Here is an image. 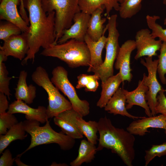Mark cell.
Instances as JSON below:
<instances>
[{"label": "cell", "instance_id": "6da1fadb", "mask_svg": "<svg viewBox=\"0 0 166 166\" xmlns=\"http://www.w3.org/2000/svg\"><path fill=\"white\" fill-rule=\"evenodd\" d=\"M24 8L29 13V30L27 34L29 50L22 64L28 60L34 61L35 55L41 47L45 49L55 41V12L46 13L44 10L42 0H23Z\"/></svg>", "mask_w": 166, "mask_h": 166}, {"label": "cell", "instance_id": "7a4b0ae2", "mask_svg": "<svg viewBox=\"0 0 166 166\" xmlns=\"http://www.w3.org/2000/svg\"><path fill=\"white\" fill-rule=\"evenodd\" d=\"M97 123L99 138L97 151L104 148L110 149L126 165L132 166L135 156L134 135L123 128L115 127L106 116L101 118Z\"/></svg>", "mask_w": 166, "mask_h": 166}, {"label": "cell", "instance_id": "3957f363", "mask_svg": "<svg viewBox=\"0 0 166 166\" xmlns=\"http://www.w3.org/2000/svg\"><path fill=\"white\" fill-rule=\"evenodd\" d=\"M23 123L26 132L31 136V142L27 149L16 157H20L30 149L41 145L55 143L58 144L61 150L67 151L72 148L75 144V139L62 132H58L54 131L48 119L42 126H40L39 122L34 120H26Z\"/></svg>", "mask_w": 166, "mask_h": 166}, {"label": "cell", "instance_id": "277c9868", "mask_svg": "<svg viewBox=\"0 0 166 166\" xmlns=\"http://www.w3.org/2000/svg\"><path fill=\"white\" fill-rule=\"evenodd\" d=\"M41 54L57 58L72 68L89 66L90 62V53L86 43L74 39L62 44L52 45L44 49Z\"/></svg>", "mask_w": 166, "mask_h": 166}, {"label": "cell", "instance_id": "5b68a950", "mask_svg": "<svg viewBox=\"0 0 166 166\" xmlns=\"http://www.w3.org/2000/svg\"><path fill=\"white\" fill-rule=\"evenodd\" d=\"M32 81L42 87L48 96L46 108L47 119L53 118L60 113L72 108L71 103L59 92L53 83L46 70L41 66L37 67L31 75Z\"/></svg>", "mask_w": 166, "mask_h": 166}, {"label": "cell", "instance_id": "8992f818", "mask_svg": "<svg viewBox=\"0 0 166 166\" xmlns=\"http://www.w3.org/2000/svg\"><path fill=\"white\" fill-rule=\"evenodd\" d=\"M79 0H42V7L46 13L54 11L55 43L61 37L63 31L73 24L75 14L81 11Z\"/></svg>", "mask_w": 166, "mask_h": 166}, {"label": "cell", "instance_id": "52a82bcc", "mask_svg": "<svg viewBox=\"0 0 166 166\" xmlns=\"http://www.w3.org/2000/svg\"><path fill=\"white\" fill-rule=\"evenodd\" d=\"M117 18L116 14L109 16L107 18L108 35L105 46V59L100 65L92 69L90 71V72L97 74L101 82H105L109 77L113 75L114 64L120 48L118 42L120 34L117 28Z\"/></svg>", "mask_w": 166, "mask_h": 166}, {"label": "cell", "instance_id": "ba28073f", "mask_svg": "<svg viewBox=\"0 0 166 166\" xmlns=\"http://www.w3.org/2000/svg\"><path fill=\"white\" fill-rule=\"evenodd\" d=\"M52 74L51 81L67 97L72 108L83 117L88 115L90 112L89 103L78 97L74 87L69 80L67 70L64 67L58 66L53 69Z\"/></svg>", "mask_w": 166, "mask_h": 166}, {"label": "cell", "instance_id": "9c48e42d", "mask_svg": "<svg viewBox=\"0 0 166 166\" xmlns=\"http://www.w3.org/2000/svg\"><path fill=\"white\" fill-rule=\"evenodd\" d=\"M140 62L146 68L148 75L143 74L144 83L148 88L146 94L147 103L151 111L152 116L156 115L155 108L157 103V97L158 93L163 89L158 81L156 74L158 60H152V57H146L144 60L141 58Z\"/></svg>", "mask_w": 166, "mask_h": 166}, {"label": "cell", "instance_id": "30bf717a", "mask_svg": "<svg viewBox=\"0 0 166 166\" xmlns=\"http://www.w3.org/2000/svg\"><path fill=\"white\" fill-rule=\"evenodd\" d=\"M135 41L137 51L134 59L136 60L144 56H156V52L160 50L162 43L161 40L153 38L151 32L147 28L137 31Z\"/></svg>", "mask_w": 166, "mask_h": 166}, {"label": "cell", "instance_id": "8fae6325", "mask_svg": "<svg viewBox=\"0 0 166 166\" xmlns=\"http://www.w3.org/2000/svg\"><path fill=\"white\" fill-rule=\"evenodd\" d=\"M90 16V14L81 11L76 13L73 18L74 23L69 28L63 31L62 36L57 44L63 43L71 39L84 41Z\"/></svg>", "mask_w": 166, "mask_h": 166}, {"label": "cell", "instance_id": "7c38bea8", "mask_svg": "<svg viewBox=\"0 0 166 166\" xmlns=\"http://www.w3.org/2000/svg\"><path fill=\"white\" fill-rule=\"evenodd\" d=\"M80 115L72 108L60 113L54 117L53 121L64 134L75 139H82L84 135L76 123L77 118Z\"/></svg>", "mask_w": 166, "mask_h": 166}, {"label": "cell", "instance_id": "4fadbf2b", "mask_svg": "<svg viewBox=\"0 0 166 166\" xmlns=\"http://www.w3.org/2000/svg\"><path fill=\"white\" fill-rule=\"evenodd\" d=\"M135 49V40L131 39L126 41L120 47L114 67L116 69L119 70L123 82L125 81L130 82L132 79L130 59L132 53Z\"/></svg>", "mask_w": 166, "mask_h": 166}, {"label": "cell", "instance_id": "5bb4252c", "mask_svg": "<svg viewBox=\"0 0 166 166\" xmlns=\"http://www.w3.org/2000/svg\"><path fill=\"white\" fill-rule=\"evenodd\" d=\"M27 33L12 36L4 41L0 46L2 51L7 57L11 56L20 60H23L29 50Z\"/></svg>", "mask_w": 166, "mask_h": 166}, {"label": "cell", "instance_id": "9a60e30c", "mask_svg": "<svg viewBox=\"0 0 166 166\" xmlns=\"http://www.w3.org/2000/svg\"><path fill=\"white\" fill-rule=\"evenodd\" d=\"M159 128L164 130L166 134V116L161 114L140 118L131 122L126 128V130L133 135L143 136L149 128Z\"/></svg>", "mask_w": 166, "mask_h": 166}, {"label": "cell", "instance_id": "2e32d148", "mask_svg": "<svg viewBox=\"0 0 166 166\" xmlns=\"http://www.w3.org/2000/svg\"><path fill=\"white\" fill-rule=\"evenodd\" d=\"M21 0H1L0 5V19L11 22L18 27L22 33H28L29 25L22 18L17 6Z\"/></svg>", "mask_w": 166, "mask_h": 166}, {"label": "cell", "instance_id": "e0dca14e", "mask_svg": "<svg viewBox=\"0 0 166 166\" xmlns=\"http://www.w3.org/2000/svg\"><path fill=\"white\" fill-rule=\"evenodd\" d=\"M7 113L14 114L17 113L25 115L26 120H34L42 124L46 122L47 118L46 108L39 106L37 108L30 107L22 101L16 100L9 105Z\"/></svg>", "mask_w": 166, "mask_h": 166}, {"label": "cell", "instance_id": "ac0fdd59", "mask_svg": "<svg viewBox=\"0 0 166 166\" xmlns=\"http://www.w3.org/2000/svg\"><path fill=\"white\" fill-rule=\"evenodd\" d=\"M123 90L126 97L127 109H131L134 105H137L144 109L148 117L152 116L151 111L146 99L148 88L144 84L143 79L139 81L137 87L134 90L128 91L124 89Z\"/></svg>", "mask_w": 166, "mask_h": 166}, {"label": "cell", "instance_id": "d6986e66", "mask_svg": "<svg viewBox=\"0 0 166 166\" xmlns=\"http://www.w3.org/2000/svg\"><path fill=\"white\" fill-rule=\"evenodd\" d=\"M123 89L121 88L118 89L104 107L105 110L114 115H120L133 120L143 118L134 116L128 112L126 108V97Z\"/></svg>", "mask_w": 166, "mask_h": 166}, {"label": "cell", "instance_id": "ffe728a7", "mask_svg": "<svg viewBox=\"0 0 166 166\" xmlns=\"http://www.w3.org/2000/svg\"><path fill=\"white\" fill-rule=\"evenodd\" d=\"M123 0H79L78 4L81 11L91 15L97 8L103 7L106 10L105 15L108 18L114 9L118 11L120 4Z\"/></svg>", "mask_w": 166, "mask_h": 166}, {"label": "cell", "instance_id": "44dd1931", "mask_svg": "<svg viewBox=\"0 0 166 166\" xmlns=\"http://www.w3.org/2000/svg\"><path fill=\"white\" fill-rule=\"evenodd\" d=\"M104 34L97 41H93L87 34L84 41L87 45L90 55V62L87 72H90L92 69L100 65L103 62L102 52L107 40Z\"/></svg>", "mask_w": 166, "mask_h": 166}, {"label": "cell", "instance_id": "7402d4cb", "mask_svg": "<svg viewBox=\"0 0 166 166\" xmlns=\"http://www.w3.org/2000/svg\"><path fill=\"white\" fill-rule=\"evenodd\" d=\"M104 8L99 7L91 14L88 23L87 34L94 41H98L108 30V25L104 27L105 18H102L101 14Z\"/></svg>", "mask_w": 166, "mask_h": 166}, {"label": "cell", "instance_id": "603a6c76", "mask_svg": "<svg viewBox=\"0 0 166 166\" xmlns=\"http://www.w3.org/2000/svg\"><path fill=\"white\" fill-rule=\"evenodd\" d=\"M27 72L25 71H20L15 88V97L16 100L22 101L27 104H30L36 97V88L32 84L27 85Z\"/></svg>", "mask_w": 166, "mask_h": 166}, {"label": "cell", "instance_id": "cb8c5ba5", "mask_svg": "<svg viewBox=\"0 0 166 166\" xmlns=\"http://www.w3.org/2000/svg\"><path fill=\"white\" fill-rule=\"evenodd\" d=\"M122 82L121 75L119 72L116 75L109 77L105 82H101L102 90L97 106L100 108H104Z\"/></svg>", "mask_w": 166, "mask_h": 166}, {"label": "cell", "instance_id": "d4e9b609", "mask_svg": "<svg viewBox=\"0 0 166 166\" xmlns=\"http://www.w3.org/2000/svg\"><path fill=\"white\" fill-rule=\"evenodd\" d=\"M94 144L85 139L81 141L78 153L76 158L70 163L71 166H80L82 164L91 162L97 151Z\"/></svg>", "mask_w": 166, "mask_h": 166}, {"label": "cell", "instance_id": "484cf974", "mask_svg": "<svg viewBox=\"0 0 166 166\" xmlns=\"http://www.w3.org/2000/svg\"><path fill=\"white\" fill-rule=\"evenodd\" d=\"M24 129L23 122L18 123L9 129L5 134L0 135V154L13 141L23 140L26 138L27 134Z\"/></svg>", "mask_w": 166, "mask_h": 166}, {"label": "cell", "instance_id": "4316f807", "mask_svg": "<svg viewBox=\"0 0 166 166\" xmlns=\"http://www.w3.org/2000/svg\"><path fill=\"white\" fill-rule=\"evenodd\" d=\"M83 117L80 115L77 117V125L87 140L96 144L98 140L97 133L98 132L97 122L93 121H85L83 118Z\"/></svg>", "mask_w": 166, "mask_h": 166}, {"label": "cell", "instance_id": "83f0119b", "mask_svg": "<svg viewBox=\"0 0 166 166\" xmlns=\"http://www.w3.org/2000/svg\"><path fill=\"white\" fill-rule=\"evenodd\" d=\"M143 0H123L118 11L120 17L126 19L131 18L141 10Z\"/></svg>", "mask_w": 166, "mask_h": 166}, {"label": "cell", "instance_id": "f1b7e54d", "mask_svg": "<svg viewBox=\"0 0 166 166\" xmlns=\"http://www.w3.org/2000/svg\"><path fill=\"white\" fill-rule=\"evenodd\" d=\"M77 89L84 88L86 91L94 92L99 86L98 80L100 79V78L95 73L93 75L82 74L77 77Z\"/></svg>", "mask_w": 166, "mask_h": 166}, {"label": "cell", "instance_id": "f546056e", "mask_svg": "<svg viewBox=\"0 0 166 166\" xmlns=\"http://www.w3.org/2000/svg\"><path fill=\"white\" fill-rule=\"evenodd\" d=\"M146 18L148 26L151 30L152 38L155 39L158 38L162 42H166V28H163L156 22L157 20L160 19V17L147 15Z\"/></svg>", "mask_w": 166, "mask_h": 166}, {"label": "cell", "instance_id": "4dcf8cb0", "mask_svg": "<svg viewBox=\"0 0 166 166\" xmlns=\"http://www.w3.org/2000/svg\"><path fill=\"white\" fill-rule=\"evenodd\" d=\"M158 56L157 72L161 83L166 84V42H162Z\"/></svg>", "mask_w": 166, "mask_h": 166}, {"label": "cell", "instance_id": "1f68e13d", "mask_svg": "<svg viewBox=\"0 0 166 166\" xmlns=\"http://www.w3.org/2000/svg\"><path fill=\"white\" fill-rule=\"evenodd\" d=\"M20 28L15 24L8 21L1 22L0 24V39L3 41L11 36L21 34Z\"/></svg>", "mask_w": 166, "mask_h": 166}, {"label": "cell", "instance_id": "d6a6232c", "mask_svg": "<svg viewBox=\"0 0 166 166\" xmlns=\"http://www.w3.org/2000/svg\"><path fill=\"white\" fill-rule=\"evenodd\" d=\"M145 166H147L156 157L166 155V142L160 144L152 145L151 148L145 151Z\"/></svg>", "mask_w": 166, "mask_h": 166}, {"label": "cell", "instance_id": "836d02e7", "mask_svg": "<svg viewBox=\"0 0 166 166\" xmlns=\"http://www.w3.org/2000/svg\"><path fill=\"white\" fill-rule=\"evenodd\" d=\"M8 72L3 62L0 61V92L4 93L10 99L9 84L12 77H8Z\"/></svg>", "mask_w": 166, "mask_h": 166}, {"label": "cell", "instance_id": "e575fe53", "mask_svg": "<svg viewBox=\"0 0 166 166\" xmlns=\"http://www.w3.org/2000/svg\"><path fill=\"white\" fill-rule=\"evenodd\" d=\"M14 114L6 112L0 114V135L5 134L9 129L18 123Z\"/></svg>", "mask_w": 166, "mask_h": 166}, {"label": "cell", "instance_id": "d590c367", "mask_svg": "<svg viewBox=\"0 0 166 166\" xmlns=\"http://www.w3.org/2000/svg\"><path fill=\"white\" fill-rule=\"evenodd\" d=\"M165 92V90L163 89L158 93L155 112L156 114L160 113L166 116V97Z\"/></svg>", "mask_w": 166, "mask_h": 166}, {"label": "cell", "instance_id": "8d00e7d4", "mask_svg": "<svg viewBox=\"0 0 166 166\" xmlns=\"http://www.w3.org/2000/svg\"><path fill=\"white\" fill-rule=\"evenodd\" d=\"M0 158V166H12L15 161L9 149H6L2 153Z\"/></svg>", "mask_w": 166, "mask_h": 166}, {"label": "cell", "instance_id": "74e56055", "mask_svg": "<svg viewBox=\"0 0 166 166\" xmlns=\"http://www.w3.org/2000/svg\"><path fill=\"white\" fill-rule=\"evenodd\" d=\"M6 96L4 93L0 92V114L6 113L9 106Z\"/></svg>", "mask_w": 166, "mask_h": 166}, {"label": "cell", "instance_id": "f35d334b", "mask_svg": "<svg viewBox=\"0 0 166 166\" xmlns=\"http://www.w3.org/2000/svg\"><path fill=\"white\" fill-rule=\"evenodd\" d=\"M19 9V13L22 17L28 24H29V18L24 6L23 0H21Z\"/></svg>", "mask_w": 166, "mask_h": 166}, {"label": "cell", "instance_id": "ab89813d", "mask_svg": "<svg viewBox=\"0 0 166 166\" xmlns=\"http://www.w3.org/2000/svg\"><path fill=\"white\" fill-rule=\"evenodd\" d=\"M16 164L18 166H28V165L23 163L20 160L19 157H16L15 159V161Z\"/></svg>", "mask_w": 166, "mask_h": 166}, {"label": "cell", "instance_id": "60d3db41", "mask_svg": "<svg viewBox=\"0 0 166 166\" xmlns=\"http://www.w3.org/2000/svg\"><path fill=\"white\" fill-rule=\"evenodd\" d=\"M51 166H68V165L65 163H63V164H57L56 163V162H53L52 164L50 165Z\"/></svg>", "mask_w": 166, "mask_h": 166}, {"label": "cell", "instance_id": "b9f144b4", "mask_svg": "<svg viewBox=\"0 0 166 166\" xmlns=\"http://www.w3.org/2000/svg\"><path fill=\"white\" fill-rule=\"evenodd\" d=\"M163 3L164 4L166 5V0H163ZM164 24L166 25V17L164 20Z\"/></svg>", "mask_w": 166, "mask_h": 166}, {"label": "cell", "instance_id": "7bdbcfd3", "mask_svg": "<svg viewBox=\"0 0 166 166\" xmlns=\"http://www.w3.org/2000/svg\"><path fill=\"white\" fill-rule=\"evenodd\" d=\"M165 91H166V90H165Z\"/></svg>", "mask_w": 166, "mask_h": 166}, {"label": "cell", "instance_id": "ee69618b", "mask_svg": "<svg viewBox=\"0 0 166 166\" xmlns=\"http://www.w3.org/2000/svg\"><path fill=\"white\" fill-rule=\"evenodd\" d=\"M0 0V1H1V0Z\"/></svg>", "mask_w": 166, "mask_h": 166}]
</instances>
